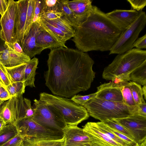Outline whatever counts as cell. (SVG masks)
<instances>
[{"mask_svg":"<svg viewBox=\"0 0 146 146\" xmlns=\"http://www.w3.org/2000/svg\"><path fill=\"white\" fill-rule=\"evenodd\" d=\"M44 74L45 84L54 95L72 97L90 87L95 77L94 60L87 53L60 47L51 49Z\"/></svg>","mask_w":146,"mask_h":146,"instance_id":"1","label":"cell"},{"mask_svg":"<svg viewBox=\"0 0 146 146\" xmlns=\"http://www.w3.org/2000/svg\"><path fill=\"white\" fill-rule=\"evenodd\" d=\"M121 31L95 6L86 20L76 27L72 40L77 49L84 52L110 51Z\"/></svg>","mask_w":146,"mask_h":146,"instance_id":"2","label":"cell"},{"mask_svg":"<svg viewBox=\"0 0 146 146\" xmlns=\"http://www.w3.org/2000/svg\"><path fill=\"white\" fill-rule=\"evenodd\" d=\"M83 106L90 116L102 122L139 114V110L138 106L129 107L123 102L106 101L96 97L87 101Z\"/></svg>","mask_w":146,"mask_h":146,"instance_id":"3","label":"cell"},{"mask_svg":"<svg viewBox=\"0 0 146 146\" xmlns=\"http://www.w3.org/2000/svg\"><path fill=\"white\" fill-rule=\"evenodd\" d=\"M39 100L60 111L67 125H77L90 116L86 108L71 99L42 92Z\"/></svg>","mask_w":146,"mask_h":146,"instance_id":"4","label":"cell"},{"mask_svg":"<svg viewBox=\"0 0 146 146\" xmlns=\"http://www.w3.org/2000/svg\"><path fill=\"white\" fill-rule=\"evenodd\" d=\"M145 60L146 51L133 48L118 54L112 62L104 69L102 78L107 80H111L118 75L130 74Z\"/></svg>","mask_w":146,"mask_h":146,"instance_id":"5","label":"cell"},{"mask_svg":"<svg viewBox=\"0 0 146 146\" xmlns=\"http://www.w3.org/2000/svg\"><path fill=\"white\" fill-rule=\"evenodd\" d=\"M34 114L31 118L36 123L52 131L62 133L67 125L61 112L39 100H34Z\"/></svg>","mask_w":146,"mask_h":146,"instance_id":"6","label":"cell"},{"mask_svg":"<svg viewBox=\"0 0 146 146\" xmlns=\"http://www.w3.org/2000/svg\"><path fill=\"white\" fill-rule=\"evenodd\" d=\"M146 24V13L142 11L137 19L127 29L121 32L110 50L109 54H122L133 48L135 42Z\"/></svg>","mask_w":146,"mask_h":146,"instance_id":"7","label":"cell"},{"mask_svg":"<svg viewBox=\"0 0 146 146\" xmlns=\"http://www.w3.org/2000/svg\"><path fill=\"white\" fill-rule=\"evenodd\" d=\"M14 123L18 134L23 138L29 137L37 139L53 140L61 139L64 137L63 132H55L48 129L31 118L18 119Z\"/></svg>","mask_w":146,"mask_h":146,"instance_id":"8","label":"cell"},{"mask_svg":"<svg viewBox=\"0 0 146 146\" xmlns=\"http://www.w3.org/2000/svg\"><path fill=\"white\" fill-rule=\"evenodd\" d=\"M111 119L125 128L138 145L146 140V117L137 114Z\"/></svg>","mask_w":146,"mask_h":146,"instance_id":"9","label":"cell"},{"mask_svg":"<svg viewBox=\"0 0 146 146\" xmlns=\"http://www.w3.org/2000/svg\"><path fill=\"white\" fill-rule=\"evenodd\" d=\"M8 1V6L4 14L1 16V36L5 42L13 44L16 41L15 33V19L17 9V1Z\"/></svg>","mask_w":146,"mask_h":146,"instance_id":"10","label":"cell"},{"mask_svg":"<svg viewBox=\"0 0 146 146\" xmlns=\"http://www.w3.org/2000/svg\"><path fill=\"white\" fill-rule=\"evenodd\" d=\"M23 96L12 97L4 101L0 107V117L6 124L13 123L19 119L24 118V109Z\"/></svg>","mask_w":146,"mask_h":146,"instance_id":"11","label":"cell"},{"mask_svg":"<svg viewBox=\"0 0 146 146\" xmlns=\"http://www.w3.org/2000/svg\"><path fill=\"white\" fill-rule=\"evenodd\" d=\"M64 146H93L92 140L77 125H67L62 130Z\"/></svg>","mask_w":146,"mask_h":146,"instance_id":"12","label":"cell"},{"mask_svg":"<svg viewBox=\"0 0 146 146\" xmlns=\"http://www.w3.org/2000/svg\"><path fill=\"white\" fill-rule=\"evenodd\" d=\"M142 11L115 9L106 13L108 17L122 31L129 27L138 18Z\"/></svg>","mask_w":146,"mask_h":146,"instance_id":"13","label":"cell"},{"mask_svg":"<svg viewBox=\"0 0 146 146\" xmlns=\"http://www.w3.org/2000/svg\"><path fill=\"white\" fill-rule=\"evenodd\" d=\"M82 127L92 140L93 146H122L101 131L95 122H88Z\"/></svg>","mask_w":146,"mask_h":146,"instance_id":"14","label":"cell"},{"mask_svg":"<svg viewBox=\"0 0 146 146\" xmlns=\"http://www.w3.org/2000/svg\"><path fill=\"white\" fill-rule=\"evenodd\" d=\"M124 84H117L112 81L102 84L97 88L96 97L106 101L123 102L121 88Z\"/></svg>","mask_w":146,"mask_h":146,"instance_id":"15","label":"cell"},{"mask_svg":"<svg viewBox=\"0 0 146 146\" xmlns=\"http://www.w3.org/2000/svg\"><path fill=\"white\" fill-rule=\"evenodd\" d=\"M29 0H19L15 19V33L16 41L22 47L24 40V33ZM15 41V42H16Z\"/></svg>","mask_w":146,"mask_h":146,"instance_id":"16","label":"cell"},{"mask_svg":"<svg viewBox=\"0 0 146 146\" xmlns=\"http://www.w3.org/2000/svg\"><path fill=\"white\" fill-rule=\"evenodd\" d=\"M40 24L37 22H33L28 34L24 38L21 47L23 52L31 58L39 54L44 49L36 42V37L39 29Z\"/></svg>","mask_w":146,"mask_h":146,"instance_id":"17","label":"cell"},{"mask_svg":"<svg viewBox=\"0 0 146 146\" xmlns=\"http://www.w3.org/2000/svg\"><path fill=\"white\" fill-rule=\"evenodd\" d=\"M92 3L91 0H68L67 4L76 18L78 26L85 21L90 14Z\"/></svg>","mask_w":146,"mask_h":146,"instance_id":"18","label":"cell"},{"mask_svg":"<svg viewBox=\"0 0 146 146\" xmlns=\"http://www.w3.org/2000/svg\"><path fill=\"white\" fill-rule=\"evenodd\" d=\"M36 42L44 49L50 50L60 47L68 48L64 42L60 41L50 34L40 26L36 37Z\"/></svg>","mask_w":146,"mask_h":146,"instance_id":"19","label":"cell"},{"mask_svg":"<svg viewBox=\"0 0 146 146\" xmlns=\"http://www.w3.org/2000/svg\"><path fill=\"white\" fill-rule=\"evenodd\" d=\"M38 63V59L34 57L26 63L23 79L25 86H29L31 88L35 87L34 82Z\"/></svg>","mask_w":146,"mask_h":146,"instance_id":"20","label":"cell"},{"mask_svg":"<svg viewBox=\"0 0 146 146\" xmlns=\"http://www.w3.org/2000/svg\"><path fill=\"white\" fill-rule=\"evenodd\" d=\"M5 45L8 49L9 67L26 64L31 60L24 52L19 53L13 50L10 44L5 42Z\"/></svg>","mask_w":146,"mask_h":146,"instance_id":"21","label":"cell"},{"mask_svg":"<svg viewBox=\"0 0 146 146\" xmlns=\"http://www.w3.org/2000/svg\"><path fill=\"white\" fill-rule=\"evenodd\" d=\"M44 20L71 37L74 36L75 28L64 16L54 20Z\"/></svg>","mask_w":146,"mask_h":146,"instance_id":"22","label":"cell"},{"mask_svg":"<svg viewBox=\"0 0 146 146\" xmlns=\"http://www.w3.org/2000/svg\"><path fill=\"white\" fill-rule=\"evenodd\" d=\"M64 138L58 140H44L29 137L23 138L22 146H64Z\"/></svg>","mask_w":146,"mask_h":146,"instance_id":"23","label":"cell"},{"mask_svg":"<svg viewBox=\"0 0 146 146\" xmlns=\"http://www.w3.org/2000/svg\"><path fill=\"white\" fill-rule=\"evenodd\" d=\"M43 29L58 40L64 42L72 37L44 20L38 21Z\"/></svg>","mask_w":146,"mask_h":146,"instance_id":"24","label":"cell"},{"mask_svg":"<svg viewBox=\"0 0 146 146\" xmlns=\"http://www.w3.org/2000/svg\"><path fill=\"white\" fill-rule=\"evenodd\" d=\"M130 80L139 85H146V60L130 74Z\"/></svg>","mask_w":146,"mask_h":146,"instance_id":"25","label":"cell"},{"mask_svg":"<svg viewBox=\"0 0 146 146\" xmlns=\"http://www.w3.org/2000/svg\"><path fill=\"white\" fill-rule=\"evenodd\" d=\"M18 134L17 129L14 123L6 125L0 131V146Z\"/></svg>","mask_w":146,"mask_h":146,"instance_id":"26","label":"cell"},{"mask_svg":"<svg viewBox=\"0 0 146 146\" xmlns=\"http://www.w3.org/2000/svg\"><path fill=\"white\" fill-rule=\"evenodd\" d=\"M68 0L57 1V10L76 28L78 26L76 18L67 4Z\"/></svg>","mask_w":146,"mask_h":146,"instance_id":"27","label":"cell"},{"mask_svg":"<svg viewBox=\"0 0 146 146\" xmlns=\"http://www.w3.org/2000/svg\"><path fill=\"white\" fill-rule=\"evenodd\" d=\"M26 64L15 66L6 67L12 81V83L23 82L24 70Z\"/></svg>","mask_w":146,"mask_h":146,"instance_id":"28","label":"cell"},{"mask_svg":"<svg viewBox=\"0 0 146 146\" xmlns=\"http://www.w3.org/2000/svg\"><path fill=\"white\" fill-rule=\"evenodd\" d=\"M95 122L97 127L101 131L116 142L122 146H132L116 135L111 130L110 127L104 122L100 121Z\"/></svg>","mask_w":146,"mask_h":146,"instance_id":"29","label":"cell"},{"mask_svg":"<svg viewBox=\"0 0 146 146\" xmlns=\"http://www.w3.org/2000/svg\"><path fill=\"white\" fill-rule=\"evenodd\" d=\"M5 87L11 97H19L23 96L26 87L24 82H13Z\"/></svg>","mask_w":146,"mask_h":146,"instance_id":"30","label":"cell"},{"mask_svg":"<svg viewBox=\"0 0 146 146\" xmlns=\"http://www.w3.org/2000/svg\"><path fill=\"white\" fill-rule=\"evenodd\" d=\"M123 97V102L125 105L129 107H135L136 106L132 94L130 82L125 83L121 88Z\"/></svg>","mask_w":146,"mask_h":146,"instance_id":"31","label":"cell"},{"mask_svg":"<svg viewBox=\"0 0 146 146\" xmlns=\"http://www.w3.org/2000/svg\"><path fill=\"white\" fill-rule=\"evenodd\" d=\"M35 4V0H29L24 30V39L28 34L33 23Z\"/></svg>","mask_w":146,"mask_h":146,"instance_id":"32","label":"cell"},{"mask_svg":"<svg viewBox=\"0 0 146 146\" xmlns=\"http://www.w3.org/2000/svg\"><path fill=\"white\" fill-rule=\"evenodd\" d=\"M130 84L133 100L136 106H138L144 99L141 87L140 85L132 81L130 82Z\"/></svg>","mask_w":146,"mask_h":146,"instance_id":"33","label":"cell"},{"mask_svg":"<svg viewBox=\"0 0 146 146\" xmlns=\"http://www.w3.org/2000/svg\"><path fill=\"white\" fill-rule=\"evenodd\" d=\"M103 122L110 127L124 135L134 141L131 135L125 128L112 119H107Z\"/></svg>","mask_w":146,"mask_h":146,"instance_id":"34","label":"cell"},{"mask_svg":"<svg viewBox=\"0 0 146 146\" xmlns=\"http://www.w3.org/2000/svg\"><path fill=\"white\" fill-rule=\"evenodd\" d=\"M63 16L62 13L58 11L52 10L42 12L40 14L39 20H53Z\"/></svg>","mask_w":146,"mask_h":146,"instance_id":"35","label":"cell"},{"mask_svg":"<svg viewBox=\"0 0 146 146\" xmlns=\"http://www.w3.org/2000/svg\"><path fill=\"white\" fill-rule=\"evenodd\" d=\"M0 79L5 86L12 83L11 77L6 67L0 62Z\"/></svg>","mask_w":146,"mask_h":146,"instance_id":"36","label":"cell"},{"mask_svg":"<svg viewBox=\"0 0 146 146\" xmlns=\"http://www.w3.org/2000/svg\"><path fill=\"white\" fill-rule=\"evenodd\" d=\"M96 92L86 96L75 95L72 96L71 99L76 103L82 106L88 100L96 97Z\"/></svg>","mask_w":146,"mask_h":146,"instance_id":"37","label":"cell"},{"mask_svg":"<svg viewBox=\"0 0 146 146\" xmlns=\"http://www.w3.org/2000/svg\"><path fill=\"white\" fill-rule=\"evenodd\" d=\"M24 118H32L34 114V110L31 105V100L27 98H23Z\"/></svg>","mask_w":146,"mask_h":146,"instance_id":"38","label":"cell"},{"mask_svg":"<svg viewBox=\"0 0 146 146\" xmlns=\"http://www.w3.org/2000/svg\"><path fill=\"white\" fill-rule=\"evenodd\" d=\"M44 0H35L33 22H37L43 10Z\"/></svg>","mask_w":146,"mask_h":146,"instance_id":"39","label":"cell"},{"mask_svg":"<svg viewBox=\"0 0 146 146\" xmlns=\"http://www.w3.org/2000/svg\"><path fill=\"white\" fill-rule=\"evenodd\" d=\"M131 7V9L137 11L141 10L146 5V0H127Z\"/></svg>","mask_w":146,"mask_h":146,"instance_id":"40","label":"cell"},{"mask_svg":"<svg viewBox=\"0 0 146 146\" xmlns=\"http://www.w3.org/2000/svg\"><path fill=\"white\" fill-rule=\"evenodd\" d=\"M58 0H44L43 11L57 10Z\"/></svg>","mask_w":146,"mask_h":146,"instance_id":"41","label":"cell"},{"mask_svg":"<svg viewBox=\"0 0 146 146\" xmlns=\"http://www.w3.org/2000/svg\"><path fill=\"white\" fill-rule=\"evenodd\" d=\"M22 140L23 137L18 134L2 146H21Z\"/></svg>","mask_w":146,"mask_h":146,"instance_id":"42","label":"cell"},{"mask_svg":"<svg viewBox=\"0 0 146 146\" xmlns=\"http://www.w3.org/2000/svg\"><path fill=\"white\" fill-rule=\"evenodd\" d=\"M133 46L140 50L146 48V34L137 39L134 44Z\"/></svg>","mask_w":146,"mask_h":146,"instance_id":"43","label":"cell"},{"mask_svg":"<svg viewBox=\"0 0 146 146\" xmlns=\"http://www.w3.org/2000/svg\"><path fill=\"white\" fill-rule=\"evenodd\" d=\"M138 106L139 109V115L146 117V103L144 99Z\"/></svg>","mask_w":146,"mask_h":146,"instance_id":"44","label":"cell"},{"mask_svg":"<svg viewBox=\"0 0 146 146\" xmlns=\"http://www.w3.org/2000/svg\"><path fill=\"white\" fill-rule=\"evenodd\" d=\"M8 6V1L0 0V14L2 16L5 13Z\"/></svg>","mask_w":146,"mask_h":146,"instance_id":"45","label":"cell"},{"mask_svg":"<svg viewBox=\"0 0 146 146\" xmlns=\"http://www.w3.org/2000/svg\"><path fill=\"white\" fill-rule=\"evenodd\" d=\"M11 98V97L5 88L0 94V100L4 101H6Z\"/></svg>","mask_w":146,"mask_h":146,"instance_id":"46","label":"cell"},{"mask_svg":"<svg viewBox=\"0 0 146 146\" xmlns=\"http://www.w3.org/2000/svg\"><path fill=\"white\" fill-rule=\"evenodd\" d=\"M10 44L12 48L15 50L21 53L24 52L21 47L17 42L16 41L13 44Z\"/></svg>","mask_w":146,"mask_h":146,"instance_id":"47","label":"cell"},{"mask_svg":"<svg viewBox=\"0 0 146 146\" xmlns=\"http://www.w3.org/2000/svg\"><path fill=\"white\" fill-rule=\"evenodd\" d=\"M1 26L0 22V54L5 48V42L1 39Z\"/></svg>","mask_w":146,"mask_h":146,"instance_id":"48","label":"cell"},{"mask_svg":"<svg viewBox=\"0 0 146 146\" xmlns=\"http://www.w3.org/2000/svg\"><path fill=\"white\" fill-rule=\"evenodd\" d=\"M6 125V124L3 119L0 117V131Z\"/></svg>","mask_w":146,"mask_h":146,"instance_id":"49","label":"cell"},{"mask_svg":"<svg viewBox=\"0 0 146 146\" xmlns=\"http://www.w3.org/2000/svg\"><path fill=\"white\" fill-rule=\"evenodd\" d=\"M142 89V92L143 95L144 96V98L146 100V85L143 86Z\"/></svg>","mask_w":146,"mask_h":146,"instance_id":"50","label":"cell"},{"mask_svg":"<svg viewBox=\"0 0 146 146\" xmlns=\"http://www.w3.org/2000/svg\"><path fill=\"white\" fill-rule=\"evenodd\" d=\"M5 86L0 87V94L5 89Z\"/></svg>","mask_w":146,"mask_h":146,"instance_id":"51","label":"cell"},{"mask_svg":"<svg viewBox=\"0 0 146 146\" xmlns=\"http://www.w3.org/2000/svg\"><path fill=\"white\" fill-rule=\"evenodd\" d=\"M4 86H5L3 85V83H2V82H1V80L0 79V87Z\"/></svg>","mask_w":146,"mask_h":146,"instance_id":"52","label":"cell"},{"mask_svg":"<svg viewBox=\"0 0 146 146\" xmlns=\"http://www.w3.org/2000/svg\"><path fill=\"white\" fill-rule=\"evenodd\" d=\"M4 102V101L0 100V107H1V105Z\"/></svg>","mask_w":146,"mask_h":146,"instance_id":"53","label":"cell"},{"mask_svg":"<svg viewBox=\"0 0 146 146\" xmlns=\"http://www.w3.org/2000/svg\"><path fill=\"white\" fill-rule=\"evenodd\" d=\"M137 146H140V145H138Z\"/></svg>","mask_w":146,"mask_h":146,"instance_id":"54","label":"cell"},{"mask_svg":"<svg viewBox=\"0 0 146 146\" xmlns=\"http://www.w3.org/2000/svg\"><path fill=\"white\" fill-rule=\"evenodd\" d=\"M21 146H22V144H21Z\"/></svg>","mask_w":146,"mask_h":146,"instance_id":"55","label":"cell"}]
</instances>
